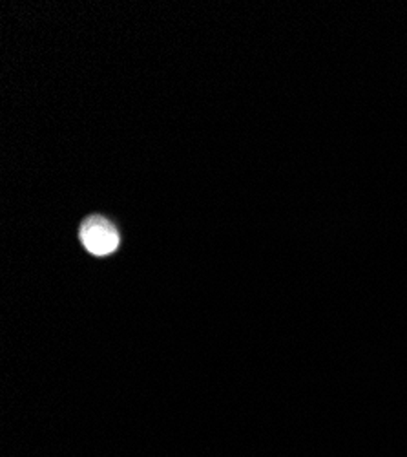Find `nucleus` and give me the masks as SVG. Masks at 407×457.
Listing matches in <instances>:
<instances>
[{
  "label": "nucleus",
  "instance_id": "f257e3e1",
  "mask_svg": "<svg viewBox=\"0 0 407 457\" xmlns=\"http://www.w3.org/2000/svg\"><path fill=\"white\" fill-rule=\"evenodd\" d=\"M81 244L94 256L112 254L119 247L118 228L101 216L88 218L81 227Z\"/></svg>",
  "mask_w": 407,
  "mask_h": 457
}]
</instances>
